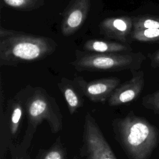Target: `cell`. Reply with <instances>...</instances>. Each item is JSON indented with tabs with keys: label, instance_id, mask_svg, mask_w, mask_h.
<instances>
[{
	"label": "cell",
	"instance_id": "obj_1",
	"mask_svg": "<svg viewBox=\"0 0 159 159\" xmlns=\"http://www.w3.org/2000/svg\"><path fill=\"white\" fill-rule=\"evenodd\" d=\"M22 101L27 117V127L19 144L29 149L39 125L47 122L53 134L63 128V116L56 99L39 86L28 84L16 93ZM18 144V143H17Z\"/></svg>",
	"mask_w": 159,
	"mask_h": 159
},
{
	"label": "cell",
	"instance_id": "obj_2",
	"mask_svg": "<svg viewBox=\"0 0 159 159\" xmlns=\"http://www.w3.org/2000/svg\"><path fill=\"white\" fill-rule=\"evenodd\" d=\"M57 47L52 38L0 27L1 66L42 60L53 54Z\"/></svg>",
	"mask_w": 159,
	"mask_h": 159
},
{
	"label": "cell",
	"instance_id": "obj_3",
	"mask_svg": "<svg viewBox=\"0 0 159 159\" xmlns=\"http://www.w3.org/2000/svg\"><path fill=\"white\" fill-rule=\"evenodd\" d=\"M114 138L129 159H149L159 142V130L133 112L111 122Z\"/></svg>",
	"mask_w": 159,
	"mask_h": 159
},
{
	"label": "cell",
	"instance_id": "obj_4",
	"mask_svg": "<svg viewBox=\"0 0 159 159\" xmlns=\"http://www.w3.org/2000/svg\"><path fill=\"white\" fill-rule=\"evenodd\" d=\"M75 57V60L70 64L76 70L91 72L137 70L145 60L140 52L101 53L76 50Z\"/></svg>",
	"mask_w": 159,
	"mask_h": 159
},
{
	"label": "cell",
	"instance_id": "obj_5",
	"mask_svg": "<svg viewBox=\"0 0 159 159\" xmlns=\"http://www.w3.org/2000/svg\"><path fill=\"white\" fill-rule=\"evenodd\" d=\"M80 156L84 159H117L94 117H84Z\"/></svg>",
	"mask_w": 159,
	"mask_h": 159
},
{
	"label": "cell",
	"instance_id": "obj_6",
	"mask_svg": "<svg viewBox=\"0 0 159 159\" xmlns=\"http://www.w3.org/2000/svg\"><path fill=\"white\" fill-rule=\"evenodd\" d=\"M72 80L83 96L93 102L101 103L107 101L120 83V80L114 76L102 78L90 81H86L82 76H76Z\"/></svg>",
	"mask_w": 159,
	"mask_h": 159
},
{
	"label": "cell",
	"instance_id": "obj_7",
	"mask_svg": "<svg viewBox=\"0 0 159 159\" xmlns=\"http://www.w3.org/2000/svg\"><path fill=\"white\" fill-rule=\"evenodd\" d=\"M91 7V0H73L64 10L61 24L63 36L77 32L85 22Z\"/></svg>",
	"mask_w": 159,
	"mask_h": 159
},
{
	"label": "cell",
	"instance_id": "obj_8",
	"mask_svg": "<svg viewBox=\"0 0 159 159\" xmlns=\"http://www.w3.org/2000/svg\"><path fill=\"white\" fill-rule=\"evenodd\" d=\"M132 78L119 84L107 100L109 106H120L135 100L144 86V74L142 71H131Z\"/></svg>",
	"mask_w": 159,
	"mask_h": 159
},
{
	"label": "cell",
	"instance_id": "obj_9",
	"mask_svg": "<svg viewBox=\"0 0 159 159\" xmlns=\"http://www.w3.org/2000/svg\"><path fill=\"white\" fill-rule=\"evenodd\" d=\"M132 27L133 20L128 16L110 17L100 23L99 32L106 37L125 42Z\"/></svg>",
	"mask_w": 159,
	"mask_h": 159
},
{
	"label": "cell",
	"instance_id": "obj_10",
	"mask_svg": "<svg viewBox=\"0 0 159 159\" xmlns=\"http://www.w3.org/2000/svg\"><path fill=\"white\" fill-rule=\"evenodd\" d=\"M5 111L12 143L17 144L20 142L19 137L21 132L23 118L26 115L24 104L17 94L7 100Z\"/></svg>",
	"mask_w": 159,
	"mask_h": 159
},
{
	"label": "cell",
	"instance_id": "obj_11",
	"mask_svg": "<svg viewBox=\"0 0 159 159\" xmlns=\"http://www.w3.org/2000/svg\"><path fill=\"white\" fill-rule=\"evenodd\" d=\"M58 87L67 104L69 113L75 114L83 105V95L72 80L63 77L58 83Z\"/></svg>",
	"mask_w": 159,
	"mask_h": 159
},
{
	"label": "cell",
	"instance_id": "obj_12",
	"mask_svg": "<svg viewBox=\"0 0 159 159\" xmlns=\"http://www.w3.org/2000/svg\"><path fill=\"white\" fill-rule=\"evenodd\" d=\"M83 49L87 52L101 53L129 52L132 50V48L129 45L100 39L88 40L84 43Z\"/></svg>",
	"mask_w": 159,
	"mask_h": 159
},
{
	"label": "cell",
	"instance_id": "obj_13",
	"mask_svg": "<svg viewBox=\"0 0 159 159\" xmlns=\"http://www.w3.org/2000/svg\"><path fill=\"white\" fill-rule=\"evenodd\" d=\"M5 98L2 83L0 89V159H5L12 143L11 136L5 111Z\"/></svg>",
	"mask_w": 159,
	"mask_h": 159
},
{
	"label": "cell",
	"instance_id": "obj_14",
	"mask_svg": "<svg viewBox=\"0 0 159 159\" xmlns=\"http://www.w3.org/2000/svg\"><path fill=\"white\" fill-rule=\"evenodd\" d=\"M35 159H68L66 148L58 136L51 147L47 149L39 150Z\"/></svg>",
	"mask_w": 159,
	"mask_h": 159
},
{
	"label": "cell",
	"instance_id": "obj_15",
	"mask_svg": "<svg viewBox=\"0 0 159 159\" xmlns=\"http://www.w3.org/2000/svg\"><path fill=\"white\" fill-rule=\"evenodd\" d=\"M7 6L18 11H31L42 6L45 0H3Z\"/></svg>",
	"mask_w": 159,
	"mask_h": 159
},
{
	"label": "cell",
	"instance_id": "obj_16",
	"mask_svg": "<svg viewBox=\"0 0 159 159\" xmlns=\"http://www.w3.org/2000/svg\"><path fill=\"white\" fill-rule=\"evenodd\" d=\"M134 30L146 29H159V17L145 15L133 19Z\"/></svg>",
	"mask_w": 159,
	"mask_h": 159
},
{
	"label": "cell",
	"instance_id": "obj_17",
	"mask_svg": "<svg viewBox=\"0 0 159 159\" xmlns=\"http://www.w3.org/2000/svg\"><path fill=\"white\" fill-rule=\"evenodd\" d=\"M133 39L139 42L159 41V29H146L134 30L131 32Z\"/></svg>",
	"mask_w": 159,
	"mask_h": 159
},
{
	"label": "cell",
	"instance_id": "obj_18",
	"mask_svg": "<svg viewBox=\"0 0 159 159\" xmlns=\"http://www.w3.org/2000/svg\"><path fill=\"white\" fill-rule=\"evenodd\" d=\"M142 104L145 107L159 114V90L145 96L142 99Z\"/></svg>",
	"mask_w": 159,
	"mask_h": 159
},
{
	"label": "cell",
	"instance_id": "obj_19",
	"mask_svg": "<svg viewBox=\"0 0 159 159\" xmlns=\"http://www.w3.org/2000/svg\"><path fill=\"white\" fill-rule=\"evenodd\" d=\"M11 159H31L28 149L21 147L19 143H11L9 147Z\"/></svg>",
	"mask_w": 159,
	"mask_h": 159
},
{
	"label": "cell",
	"instance_id": "obj_20",
	"mask_svg": "<svg viewBox=\"0 0 159 159\" xmlns=\"http://www.w3.org/2000/svg\"><path fill=\"white\" fill-rule=\"evenodd\" d=\"M151 65L153 67H159V50L152 56Z\"/></svg>",
	"mask_w": 159,
	"mask_h": 159
}]
</instances>
